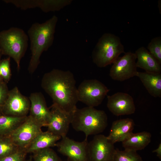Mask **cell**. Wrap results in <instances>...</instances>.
<instances>
[{
  "label": "cell",
  "mask_w": 161,
  "mask_h": 161,
  "mask_svg": "<svg viewBox=\"0 0 161 161\" xmlns=\"http://www.w3.org/2000/svg\"><path fill=\"white\" fill-rule=\"evenodd\" d=\"M76 83L73 74L69 71L54 69L44 75L41 86L52 99L53 104L72 113L78 101Z\"/></svg>",
  "instance_id": "cell-1"
},
{
  "label": "cell",
  "mask_w": 161,
  "mask_h": 161,
  "mask_svg": "<svg viewBox=\"0 0 161 161\" xmlns=\"http://www.w3.org/2000/svg\"><path fill=\"white\" fill-rule=\"evenodd\" d=\"M58 17L53 16L45 22L33 23L27 31L30 39L31 56L28 70L33 73L40 63V57L44 52L52 46L54 38Z\"/></svg>",
  "instance_id": "cell-2"
},
{
  "label": "cell",
  "mask_w": 161,
  "mask_h": 161,
  "mask_svg": "<svg viewBox=\"0 0 161 161\" xmlns=\"http://www.w3.org/2000/svg\"><path fill=\"white\" fill-rule=\"evenodd\" d=\"M71 124L76 131L83 132L85 139H87L89 135L98 134L104 131L108 125L107 116L104 111L93 107L77 108L73 114Z\"/></svg>",
  "instance_id": "cell-3"
},
{
  "label": "cell",
  "mask_w": 161,
  "mask_h": 161,
  "mask_svg": "<svg viewBox=\"0 0 161 161\" xmlns=\"http://www.w3.org/2000/svg\"><path fill=\"white\" fill-rule=\"evenodd\" d=\"M29 38L24 31L17 27H11L0 32V49L3 54L12 58L18 69L21 60L28 47Z\"/></svg>",
  "instance_id": "cell-4"
},
{
  "label": "cell",
  "mask_w": 161,
  "mask_h": 161,
  "mask_svg": "<svg viewBox=\"0 0 161 161\" xmlns=\"http://www.w3.org/2000/svg\"><path fill=\"white\" fill-rule=\"evenodd\" d=\"M123 53H125L124 48L120 38L106 33L99 39L93 51L92 58L98 67H104L113 64Z\"/></svg>",
  "instance_id": "cell-5"
},
{
  "label": "cell",
  "mask_w": 161,
  "mask_h": 161,
  "mask_svg": "<svg viewBox=\"0 0 161 161\" xmlns=\"http://www.w3.org/2000/svg\"><path fill=\"white\" fill-rule=\"evenodd\" d=\"M109 91L107 87L98 80H85L77 88L78 99L87 106L94 107L101 103Z\"/></svg>",
  "instance_id": "cell-6"
},
{
  "label": "cell",
  "mask_w": 161,
  "mask_h": 161,
  "mask_svg": "<svg viewBox=\"0 0 161 161\" xmlns=\"http://www.w3.org/2000/svg\"><path fill=\"white\" fill-rule=\"evenodd\" d=\"M42 126L30 116L9 136L14 143L20 148L26 149L36 137L42 131Z\"/></svg>",
  "instance_id": "cell-7"
},
{
  "label": "cell",
  "mask_w": 161,
  "mask_h": 161,
  "mask_svg": "<svg viewBox=\"0 0 161 161\" xmlns=\"http://www.w3.org/2000/svg\"><path fill=\"white\" fill-rule=\"evenodd\" d=\"M137 57L135 53H125L113 63L109 76L114 80L122 81L136 76L138 72L136 65Z\"/></svg>",
  "instance_id": "cell-8"
},
{
  "label": "cell",
  "mask_w": 161,
  "mask_h": 161,
  "mask_svg": "<svg viewBox=\"0 0 161 161\" xmlns=\"http://www.w3.org/2000/svg\"><path fill=\"white\" fill-rule=\"evenodd\" d=\"M56 146L58 151L66 156L69 161H89L87 139L77 142L66 136L61 138Z\"/></svg>",
  "instance_id": "cell-9"
},
{
  "label": "cell",
  "mask_w": 161,
  "mask_h": 161,
  "mask_svg": "<svg viewBox=\"0 0 161 161\" xmlns=\"http://www.w3.org/2000/svg\"><path fill=\"white\" fill-rule=\"evenodd\" d=\"M115 150L114 144L103 135H95L88 143L89 161H112Z\"/></svg>",
  "instance_id": "cell-10"
},
{
  "label": "cell",
  "mask_w": 161,
  "mask_h": 161,
  "mask_svg": "<svg viewBox=\"0 0 161 161\" xmlns=\"http://www.w3.org/2000/svg\"><path fill=\"white\" fill-rule=\"evenodd\" d=\"M30 102L22 95L17 87L9 91L2 112L4 115L16 117L27 116L30 110Z\"/></svg>",
  "instance_id": "cell-11"
},
{
  "label": "cell",
  "mask_w": 161,
  "mask_h": 161,
  "mask_svg": "<svg viewBox=\"0 0 161 161\" xmlns=\"http://www.w3.org/2000/svg\"><path fill=\"white\" fill-rule=\"evenodd\" d=\"M47 127L48 131L61 138L66 136L72 120L73 113L65 112L52 104Z\"/></svg>",
  "instance_id": "cell-12"
},
{
  "label": "cell",
  "mask_w": 161,
  "mask_h": 161,
  "mask_svg": "<svg viewBox=\"0 0 161 161\" xmlns=\"http://www.w3.org/2000/svg\"><path fill=\"white\" fill-rule=\"evenodd\" d=\"M107 106L113 114L119 116L134 113L136 108L133 97L129 94L117 92L107 96Z\"/></svg>",
  "instance_id": "cell-13"
},
{
  "label": "cell",
  "mask_w": 161,
  "mask_h": 161,
  "mask_svg": "<svg viewBox=\"0 0 161 161\" xmlns=\"http://www.w3.org/2000/svg\"><path fill=\"white\" fill-rule=\"evenodd\" d=\"M29 98V115L42 126H46L50 118V112L47 107L44 96L41 93L36 92L31 94Z\"/></svg>",
  "instance_id": "cell-14"
},
{
  "label": "cell",
  "mask_w": 161,
  "mask_h": 161,
  "mask_svg": "<svg viewBox=\"0 0 161 161\" xmlns=\"http://www.w3.org/2000/svg\"><path fill=\"white\" fill-rule=\"evenodd\" d=\"M135 125L133 119L126 118L114 121L108 138L113 143L122 142L133 133Z\"/></svg>",
  "instance_id": "cell-15"
},
{
  "label": "cell",
  "mask_w": 161,
  "mask_h": 161,
  "mask_svg": "<svg viewBox=\"0 0 161 161\" xmlns=\"http://www.w3.org/2000/svg\"><path fill=\"white\" fill-rule=\"evenodd\" d=\"M135 53L137 59L136 62L137 67L143 69L147 73H161V64L145 47H140L136 50Z\"/></svg>",
  "instance_id": "cell-16"
},
{
  "label": "cell",
  "mask_w": 161,
  "mask_h": 161,
  "mask_svg": "<svg viewBox=\"0 0 161 161\" xmlns=\"http://www.w3.org/2000/svg\"><path fill=\"white\" fill-rule=\"evenodd\" d=\"M61 137L48 131H42L26 149L28 153H34L39 150L56 146Z\"/></svg>",
  "instance_id": "cell-17"
},
{
  "label": "cell",
  "mask_w": 161,
  "mask_h": 161,
  "mask_svg": "<svg viewBox=\"0 0 161 161\" xmlns=\"http://www.w3.org/2000/svg\"><path fill=\"white\" fill-rule=\"evenodd\" d=\"M136 76L139 78L151 95L155 97H161V73L137 72Z\"/></svg>",
  "instance_id": "cell-18"
},
{
  "label": "cell",
  "mask_w": 161,
  "mask_h": 161,
  "mask_svg": "<svg viewBox=\"0 0 161 161\" xmlns=\"http://www.w3.org/2000/svg\"><path fill=\"white\" fill-rule=\"evenodd\" d=\"M151 135L149 132L144 131L131 134L122 142L125 149L137 151L145 148L151 141Z\"/></svg>",
  "instance_id": "cell-19"
},
{
  "label": "cell",
  "mask_w": 161,
  "mask_h": 161,
  "mask_svg": "<svg viewBox=\"0 0 161 161\" xmlns=\"http://www.w3.org/2000/svg\"><path fill=\"white\" fill-rule=\"evenodd\" d=\"M27 117L0 115V136H9L24 122Z\"/></svg>",
  "instance_id": "cell-20"
},
{
  "label": "cell",
  "mask_w": 161,
  "mask_h": 161,
  "mask_svg": "<svg viewBox=\"0 0 161 161\" xmlns=\"http://www.w3.org/2000/svg\"><path fill=\"white\" fill-rule=\"evenodd\" d=\"M19 148L9 137L0 136V159L13 153Z\"/></svg>",
  "instance_id": "cell-21"
},
{
  "label": "cell",
  "mask_w": 161,
  "mask_h": 161,
  "mask_svg": "<svg viewBox=\"0 0 161 161\" xmlns=\"http://www.w3.org/2000/svg\"><path fill=\"white\" fill-rule=\"evenodd\" d=\"M112 161H143L137 151L124 149L120 151L115 149Z\"/></svg>",
  "instance_id": "cell-22"
},
{
  "label": "cell",
  "mask_w": 161,
  "mask_h": 161,
  "mask_svg": "<svg viewBox=\"0 0 161 161\" xmlns=\"http://www.w3.org/2000/svg\"><path fill=\"white\" fill-rule=\"evenodd\" d=\"M34 161H62L55 152L50 148L33 153Z\"/></svg>",
  "instance_id": "cell-23"
},
{
  "label": "cell",
  "mask_w": 161,
  "mask_h": 161,
  "mask_svg": "<svg viewBox=\"0 0 161 161\" xmlns=\"http://www.w3.org/2000/svg\"><path fill=\"white\" fill-rule=\"evenodd\" d=\"M147 49L149 53L161 64V37L153 38L149 43Z\"/></svg>",
  "instance_id": "cell-24"
},
{
  "label": "cell",
  "mask_w": 161,
  "mask_h": 161,
  "mask_svg": "<svg viewBox=\"0 0 161 161\" xmlns=\"http://www.w3.org/2000/svg\"><path fill=\"white\" fill-rule=\"evenodd\" d=\"M10 63V57L0 61V76L6 82L9 80L11 77Z\"/></svg>",
  "instance_id": "cell-25"
},
{
  "label": "cell",
  "mask_w": 161,
  "mask_h": 161,
  "mask_svg": "<svg viewBox=\"0 0 161 161\" xmlns=\"http://www.w3.org/2000/svg\"><path fill=\"white\" fill-rule=\"evenodd\" d=\"M27 153L25 149L19 148L13 153L0 159V161H24Z\"/></svg>",
  "instance_id": "cell-26"
},
{
  "label": "cell",
  "mask_w": 161,
  "mask_h": 161,
  "mask_svg": "<svg viewBox=\"0 0 161 161\" xmlns=\"http://www.w3.org/2000/svg\"><path fill=\"white\" fill-rule=\"evenodd\" d=\"M9 90L6 82L3 80L0 81V112H2L3 107L7 99Z\"/></svg>",
  "instance_id": "cell-27"
},
{
  "label": "cell",
  "mask_w": 161,
  "mask_h": 161,
  "mask_svg": "<svg viewBox=\"0 0 161 161\" xmlns=\"http://www.w3.org/2000/svg\"><path fill=\"white\" fill-rule=\"evenodd\" d=\"M153 153H156L157 155L160 159H161V143L159 145L157 148L154 150L152 151Z\"/></svg>",
  "instance_id": "cell-28"
},
{
  "label": "cell",
  "mask_w": 161,
  "mask_h": 161,
  "mask_svg": "<svg viewBox=\"0 0 161 161\" xmlns=\"http://www.w3.org/2000/svg\"><path fill=\"white\" fill-rule=\"evenodd\" d=\"M2 55L3 54H2V52L1 49H0V61L1 60V59Z\"/></svg>",
  "instance_id": "cell-29"
},
{
  "label": "cell",
  "mask_w": 161,
  "mask_h": 161,
  "mask_svg": "<svg viewBox=\"0 0 161 161\" xmlns=\"http://www.w3.org/2000/svg\"><path fill=\"white\" fill-rule=\"evenodd\" d=\"M3 80L2 78L1 77V76H0V81Z\"/></svg>",
  "instance_id": "cell-30"
},
{
  "label": "cell",
  "mask_w": 161,
  "mask_h": 161,
  "mask_svg": "<svg viewBox=\"0 0 161 161\" xmlns=\"http://www.w3.org/2000/svg\"></svg>",
  "instance_id": "cell-31"
}]
</instances>
